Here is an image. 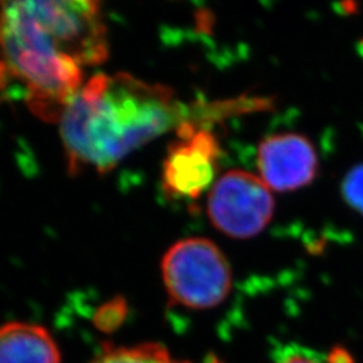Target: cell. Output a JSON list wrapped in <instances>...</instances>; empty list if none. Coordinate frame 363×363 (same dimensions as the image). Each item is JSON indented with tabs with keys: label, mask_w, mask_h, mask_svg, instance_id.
<instances>
[{
	"label": "cell",
	"mask_w": 363,
	"mask_h": 363,
	"mask_svg": "<svg viewBox=\"0 0 363 363\" xmlns=\"http://www.w3.org/2000/svg\"><path fill=\"white\" fill-rule=\"evenodd\" d=\"M108 55L101 0H0V89L22 86L40 120L60 121Z\"/></svg>",
	"instance_id": "obj_1"
},
{
	"label": "cell",
	"mask_w": 363,
	"mask_h": 363,
	"mask_svg": "<svg viewBox=\"0 0 363 363\" xmlns=\"http://www.w3.org/2000/svg\"><path fill=\"white\" fill-rule=\"evenodd\" d=\"M193 112L164 85L128 73H97L60 120L69 172L106 174L144 144L194 121Z\"/></svg>",
	"instance_id": "obj_2"
},
{
	"label": "cell",
	"mask_w": 363,
	"mask_h": 363,
	"mask_svg": "<svg viewBox=\"0 0 363 363\" xmlns=\"http://www.w3.org/2000/svg\"><path fill=\"white\" fill-rule=\"evenodd\" d=\"M162 273L172 303L191 310L217 307L232 288L228 259L206 238H187L174 244L163 257Z\"/></svg>",
	"instance_id": "obj_3"
},
{
	"label": "cell",
	"mask_w": 363,
	"mask_h": 363,
	"mask_svg": "<svg viewBox=\"0 0 363 363\" xmlns=\"http://www.w3.org/2000/svg\"><path fill=\"white\" fill-rule=\"evenodd\" d=\"M274 199L261 178L242 169L223 174L210 190L208 214L220 232L235 240L261 233L271 222Z\"/></svg>",
	"instance_id": "obj_4"
},
{
	"label": "cell",
	"mask_w": 363,
	"mask_h": 363,
	"mask_svg": "<svg viewBox=\"0 0 363 363\" xmlns=\"http://www.w3.org/2000/svg\"><path fill=\"white\" fill-rule=\"evenodd\" d=\"M178 140L169 148L164 159L162 186L167 196L196 199L203 194L218 169L220 144L217 138L194 121L177 128Z\"/></svg>",
	"instance_id": "obj_5"
},
{
	"label": "cell",
	"mask_w": 363,
	"mask_h": 363,
	"mask_svg": "<svg viewBox=\"0 0 363 363\" xmlns=\"http://www.w3.org/2000/svg\"><path fill=\"white\" fill-rule=\"evenodd\" d=\"M259 175L274 191L308 186L318 174V155L311 140L298 133H276L264 139L257 154Z\"/></svg>",
	"instance_id": "obj_6"
},
{
	"label": "cell",
	"mask_w": 363,
	"mask_h": 363,
	"mask_svg": "<svg viewBox=\"0 0 363 363\" xmlns=\"http://www.w3.org/2000/svg\"><path fill=\"white\" fill-rule=\"evenodd\" d=\"M0 363H61V354L45 327L11 322L0 327Z\"/></svg>",
	"instance_id": "obj_7"
},
{
	"label": "cell",
	"mask_w": 363,
	"mask_h": 363,
	"mask_svg": "<svg viewBox=\"0 0 363 363\" xmlns=\"http://www.w3.org/2000/svg\"><path fill=\"white\" fill-rule=\"evenodd\" d=\"M91 363H189L175 359L169 350L156 343L104 351Z\"/></svg>",
	"instance_id": "obj_8"
},
{
	"label": "cell",
	"mask_w": 363,
	"mask_h": 363,
	"mask_svg": "<svg viewBox=\"0 0 363 363\" xmlns=\"http://www.w3.org/2000/svg\"><path fill=\"white\" fill-rule=\"evenodd\" d=\"M342 194L347 205L363 216V164L349 171L342 183Z\"/></svg>",
	"instance_id": "obj_9"
},
{
	"label": "cell",
	"mask_w": 363,
	"mask_h": 363,
	"mask_svg": "<svg viewBox=\"0 0 363 363\" xmlns=\"http://www.w3.org/2000/svg\"><path fill=\"white\" fill-rule=\"evenodd\" d=\"M125 313H127L125 303L117 298L112 303L105 304L103 308H100L96 318V325L100 330L113 331L117 325L123 322Z\"/></svg>",
	"instance_id": "obj_10"
},
{
	"label": "cell",
	"mask_w": 363,
	"mask_h": 363,
	"mask_svg": "<svg viewBox=\"0 0 363 363\" xmlns=\"http://www.w3.org/2000/svg\"><path fill=\"white\" fill-rule=\"evenodd\" d=\"M277 363H320L316 358L308 357L306 354H298V352H292L283 357Z\"/></svg>",
	"instance_id": "obj_11"
},
{
	"label": "cell",
	"mask_w": 363,
	"mask_h": 363,
	"mask_svg": "<svg viewBox=\"0 0 363 363\" xmlns=\"http://www.w3.org/2000/svg\"><path fill=\"white\" fill-rule=\"evenodd\" d=\"M328 363H352L347 351L337 349L333 351V354L328 358Z\"/></svg>",
	"instance_id": "obj_12"
},
{
	"label": "cell",
	"mask_w": 363,
	"mask_h": 363,
	"mask_svg": "<svg viewBox=\"0 0 363 363\" xmlns=\"http://www.w3.org/2000/svg\"><path fill=\"white\" fill-rule=\"evenodd\" d=\"M208 363H222L220 361H218V359H216V358H210L208 359Z\"/></svg>",
	"instance_id": "obj_13"
}]
</instances>
